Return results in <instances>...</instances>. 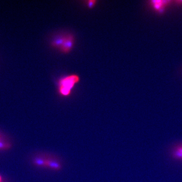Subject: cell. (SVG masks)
Listing matches in <instances>:
<instances>
[{"instance_id":"1","label":"cell","mask_w":182,"mask_h":182,"mask_svg":"<svg viewBox=\"0 0 182 182\" xmlns=\"http://www.w3.org/2000/svg\"><path fill=\"white\" fill-rule=\"evenodd\" d=\"M80 77L76 74H72L60 78L57 82L58 94L63 97L70 96L73 89L80 82Z\"/></svg>"},{"instance_id":"2","label":"cell","mask_w":182,"mask_h":182,"mask_svg":"<svg viewBox=\"0 0 182 182\" xmlns=\"http://www.w3.org/2000/svg\"><path fill=\"white\" fill-rule=\"evenodd\" d=\"M75 38L73 35L70 33L66 35L64 42L60 48L61 53L64 54H68L70 52L74 47Z\"/></svg>"},{"instance_id":"3","label":"cell","mask_w":182,"mask_h":182,"mask_svg":"<svg viewBox=\"0 0 182 182\" xmlns=\"http://www.w3.org/2000/svg\"><path fill=\"white\" fill-rule=\"evenodd\" d=\"M66 35H60L56 37L51 42V45L52 47L60 49L64 42Z\"/></svg>"},{"instance_id":"4","label":"cell","mask_w":182,"mask_h":182,"mask_svg":"<svg viewBox=\"0 0 182 182\" xmlns=\"http://www.w3.org/2000/svg\"><path fill=\"white\" fill-rule=\"evenodd\" d=\"M46 166L54 170H59L61 169V164L54 160L46 159Z\"/></svg>"},{"instance_id":"5","label":"cell","mask_w":182,"mask_h":182,"mask_svg":"<svg viewBox=\"0 0 182 182\" xmlns=\"http://www.w3.org/2000/svg\"><path fill=\"white\" fill-rule=\"evenodd\" d=\"M33 163L38 166H46V159L37 157L33 160Z\"/></svg>"},{"instance_id":"6","label":"cell","mask_w":182,"mask_h":182,"mask_svg":"<svg viewBox=\"0 0 182 182\" xmlns=\"http://www.w3.org/2000/svg\"><path fill=\"white\" fill-rule=\"evenodd\" d=\"M173 156L174 158L182 159V146H179L173 152Z\"/></svg>"},{"instance_id":"7","label":"cell","mask_w":182,"mask_h":182,"mask_svg":"<svg viewBox=\"0 0 182 182\" xmlns=\"http://www.w3.org/2000/svg\"><path fill=\"white\" fill-rule=\"evenodd\" d=\"M97 3V1L96 0H89L86 1V5L87 8L90 9H93Z\"/></svg>"},{"instance_id":"8","label":"cell","mask_w":182,"mask_h":182,"mask_svg":"<svg viewBox=\"0 0 182 182\" xmlns=\"http://www.w3.org/2000/svg\"><path fill=\"white\" fill-rule=\"evenodd\" d=\"M10 147V145L0 141V149H7Z\"/></svg>"},{"instance_id":"9","label":"cell","mask_w":182,"mask_h":182,"mask_svg":"<svg viewBox=\"0 0 182 182\" xmlns=\"http://www.w3.org/2000/svg\"><path fill=\"white\" fill-rule=\"evenodd\" d=\"M2 179L1 176H0V182H2Z\"/></svg>"}]
</instances>
